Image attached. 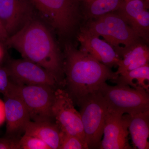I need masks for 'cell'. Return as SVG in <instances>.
<instances>
[{
  "mask_svg": "<svg viewBox=\"0 0 149 149\" xmlns=\"http://www.w3.org/2000/svg\"><path fill=\"white\" fill-rule=\"evenodd\" d=\"M61 130L52 121H32L27 123L24 134L39 138L45 142L51 149H59Z\"/></svg>",
  "mask_w": 149,
  "mask_h": 149,
  "instance_id": "obj_16",
  "label": "cell"
},
{
  "mask_svg": "<svg viewBox=\"0 0 149 149\" xmlns=\"http://www.w3.org/2000/svg\"><path fill=\"white\" fill-rule=\"evenodd\" d=\"M3 95L5 118L6 122V136L17 138L22 133H24L26 125L31 120L29 111L25 104L15 90L13 82L9 90Z\"/></svg>",
  "mask_w": 149,
  "mask_h": 149,
  "instance_id": "obj_12",
  "label": "cell"
},
{
  "mask_svg": "<svg viewBox=\"0 0 149 149\" xmlns=\"http://www.w3.org/2000/svg\"><path fill=\"white\" fill-rule=\"evenodd\" d=\"M87 149L80 139L61 130L59 149Z\"/></svg>",
  "mask_w": 149,
  "mask_h": 149,
  "instance_id": "obj_21",
  "label": "cell"
},
{
  "mask_svg": "<svg viewBox=\"0 0 149 149\" xmlns=\"http://www.w3.org/2000/svg\"><path fill=\"white\" fill-rule=\"evenodd\" d=\"M115 50L121 58L116 72L118 75L149 63V48L139 41L129 47H118Z\"/></svg>",
  "mask_w": 149,
  "mask_h": 149,
  "instance_id": "obj_14",
  "label": "cell"
},
{
  "mask_svg": "<svg viewBox=\"0 0 149 149\" xmlns=\"http://www.w3.org/2000/svg\"><path fill=\"white\" fill-rule=\"evenodd\" d=\"M128 121L126 115L108 109L103 130V138L98 149H132L128 142Z\"/></svg>",
  "mask_w": 149,
  "mask_h": 149,
  "instance_id": "obj_11",
  "label": "cell"
},
{
  "mask_svg": "<svg viewBox=\"0 0 149 149\" xmlns=\"http://www.w3.org/2000/svg\"><path fill=\"white\" fill-rule=\"evenodd\" d=\"M5 43L18 51L23 58L47 70L55 78L60 88L65 86L63 55L50 30L42 21L34 17L9 37Z\"/></svg>",
  "mask_w": 149,
  "mask_h": 149,
  "instance_id": "obj_1",
  "label": "cell"
},
{
  "mask_svg": "<svg viewBox=\"0 0 149 149\" xmlns=\"http://www.w3.org/2000/svg\"><path fill=\"white\" fill-rule=\"evenodd\" d=\"M80 50L88 53L100 62L111 68L118 67L121 58L114 48L83 27L77 36Z\"/></svg>",
  "mask_w": 149,
  "mask_h": 149,
  "instance_id": "obj_13",
  "label": "cell"
},
{
  "mask_svg": "<svg viewBox=\"0 0 149 149\" xmlns=\"http://www.w3.org/2000/svg\"><path fill=\"white\" fill-rule=\"evenodd\" d=\"M13 86L27 107L30 119L37 122L52 121V109L57 89L49 85L14 83Z\"/></svg>",
  "mask_w": 149,
  "mask_h": 149,
  "instance_id": "obj_7",
  "label": "cell"
},
{
  "mask_svg": "<svg viewBox=\"0 0 149 149\" xmlns=\"http://www.w3.org/2000/svg\"><path fill=\"white\" fill-rule=\"evenodd\" d=\"M52 111L61 130L80 139L88 149L80 112L75 109L74 102L65 90H56Z\"/></svg>",
  "mask_w": 149,
  "mask_h": 149,
  "instance_id": "obj_8",
  "label": "cell"
},
{
  "mask_svg": "<svg viewBox=\"0 0 149 149\" xmlns=\"http://www.w3.org/2000/svg\"><path fill=\"white\" fill-rule=\"evenodd\" d=\"M1 113L5 114L3 104H2L1 102H0V123L2 121L3 117H5V114H1Z\"/></svg>",
  "mask_w": 149,
  "mask_h": 149,
  "instance_id": "obj_26",
  "label": "cell"
},
{
  "mask_svg": "<svg viewBox=\"0 0 149 149\" xmlns=\"http://www.w3.org/2000/svg\"><path fill=\"white\" fill-rule=\"evenodd\" d=\"M35 11L30 0H0V21L9 37L35 17Z\"/></svg>",
  "mask_w": 149,
  "mask_h": 149,
  "instance_id": "obj_10",
  "label": "cell"
},
{
  "mask_svg": "<svg viewBox=\"0 0 149 149\" xmlns=\"http://www.w3.org/2000/svg\"><path fill=\"white\" fill-rule=\"evenodd\" d=\"M86 29L96 36L103 37L113 47H128L139 42V37L117 13L106 14L88 23Z\"/></svg>",
  "mask_w": 149,
  "mask_h": 149,
  "instance_id": "obj_6",
  "label": "cell"
},
{
  "mask_svg": "<svg viewBox=\"0 0 149 149\" xmlns=\"http://www.w3.org/2000/svg\"><path fill=\"white\" fill-rule=\"evenodd\" d=\"M149 8V2L146 0L123 1L118 9L117 14L128 24L142 12Z\"/></svg>",
  "mask_w": 149,
  "mask_h": 149,
  "instance_id": "obj_19",
  "label": "cell"
},
{
  "mask_svg": "<svg viewBox=\"0 0 149 149\" xmlns=\"http://www.w3.org/2000/svg\"><path fill=\"white\" fill-rule=\"evenodd\" d=\"M87 19H95L117 10L123 0H81Z\"/></svg>",
  "mask_w": 149,
  "mask_h": 149,
  "instance_id": "obj_18",
  "label": "cell"
},
{
  "mask_svg": "<svg viewBox=\"0 0 149 149\" xmlns=\"http://www.w3.org/2000/svg\"><path fill=\"white\" fill-rule=\"evenodd\" d=\"M88 149H98L101 141L107 112L106 102L97 90L88 93L77 101Z\"/></svg>",
  "mask_w": 149,
  "mask_h": 149,
  "instance_id": "obj_4",
  "label": "cell"
},
{
  "mask_svg": "<svg viewBox=\"0 0 149 149\" xmlns=\"http://www.w3.org/2000/svg\"><path fill=\"white\" fill-rule=\"evenodd\" d=\"M98 91L112 110L128 114L149 111V93L144 89L131 88L128 85L110 86L105 82L100 85Z\"/></svg>",
  "mask_w": 149,
  "mask_h": 149,
  "instance_id": "obj_5",
  "label": "cell"
},
{
  "mask_svg": "<svg viewBox=\"0 0 149 149\" xmlns=\"http://www.w3.org/2000/svg\"><path fill=\"white\" fill-rule=\"evenodd\" d=\"M0 149H21L19 139L7 136L0 138Z\"/></svg>",
  "mask_w": 149,
  "mask_h": 149,
  "instance_id": "obj_24",
  "label": "cell"
},
{
  "mask_svg": "<svg viewBox=\"0 0 149 149\" xmlns=\"http://www.w3.org/2000/svg\"><path fill=\"white\" fill-rule=\"evenodd\" d=\"M3 56V51L2 48H1V46H0V61L1 59Z\"/></svg>",
  "mask_w": 149,
  "mask_h": 149,
  "instance_id": "obj_27",
  "label": "cell"
},
{
  "mask_svg": "<svg viewBox=\"0 0 149 149\" xmlns=\"http://www.w3.org/2000/svg\"><path fill=\"white\" fill-rule=\"evenodd\" d=\"M117 85H128L136 89H143L149 93V64L121 73L110 80Z\"/></svg>",
  "mask_w": 149,
  "mask_h": 149,
  "instance_id": "obj_17",
  "label": "cell"
},
{
  "mask_svg": "<svg viewBox=\"0 0 149 149\" xmlns=\"http://www.w3.org/2000/svg\"><path fill=\"white\" fill-rule=\"evenodd\" d=\"M6 68L12 82L15 84L60 88L55 78L47 70L26 59L11 61Z\"/></svg>",
  "mask_w": 149,
  "mask_h": 149,
  "instance_id": "obj_9",
  "label": "cell"
},
{
  "mask_svg": "<svg viewBox=\"0 0 149 149\" xmlns=\"http://www.w3.org/2000/svg\"><path fill=\"white\" fill-rule=\"evenodd\" d=\"M63 55L65 90L73 102L118 76L110 68L70 43L65 45Z\"/></svg>",
  "mask_w": 149,
  "mask_h": 149,
  "instance_id": "obj_2",
  "label": "cell"
},
{
  "mask_svg": "<svg viewBox=\"0 0 149 149\" xmlns=\"http://www.w3.org/2000/svg\"><path fill=\"white\" fill-rule=\"evenodd\" d=\"M35 10L60 36L72 35L80 19L81 0H30Z\"/></svg>",
  "mask_w": 149,
  "mask_h": 149,
  "instance_id": "obj_3",
  "label": "cell"
},
{
  "mask_svg": "<svg viewBox=\"0 0 149 149\" xmlns=\"http://www.w3.org/2000/svg\"><path fill=\"white\" fill-rule=\"evenodd\" d=\"M146 1L147 2H149V0H146Z\"/></svg>",
  "mask_w": 149,
  "mask_h": 149,
  "instance_id": "obj_29",
  "label": "cell"
},
{
  "mask_svg": "<svg viewBox=\"0 0 149 149\" xmlns=\"http://www.w3.org/2000/svg\"><path fill=\"white\" fill-rule=\"evenodd\" d=\"M19 144L21 149H51L41 139L25 134L19 139Z\"/></svg>",
  "mask_w": 149,
  "mask_h": 149,
  "instance_id": "obj_22",
  "label": "cell"
},
{
  "mask_svg": "<svg viewBox=\"0 0 149 149\" xmlns=\"http://www.w3.org/2000/svg\"><path fill=\"white\" fill-rule=\"evenodd\" d=\"M126 115L133 146L136 149H149V111Z\"/></svg>",
  "mask_w": 149,
  "mask_h": 149,
  "instance_id": "obj_15",
  "label": "cell"
},
{
  "mask_svg": "<svg viewBox=\"0 0 149 149\" xmlns=\"http://www.w3.org/2000/svg\"><path fill=\"white\" fill-rule=\"evenodd\" d=\"M124 1H133V0H123Z\"/></svg>",
  "mask_w": 149,
  "mask_h": 149,
  "instance_id": "obj_28",
  "label": "cell"
},
{
  "mask_svg": "<svg viewBox=\"0 0 149 149\" xmlns=\"http://www.w3.org/2000/svg\"><path fill=\"white\" fill-rule=\"evenodd\" d=\"M12 84L6 68L0 67V93L3 95L9 90Z\"/></svg>",
  "mask_w": 149,
  "mask_h": 149,
  "instance_id": "obj_23",
  "label": "cell"
},
{
  "mask_svg": "<svg viewBox=\"0 0 149 149\" xmlns=\"http://www.w3.org/2000/svg\"><path fill=\"white\" fill-rule=\"evenodd\" d=\"M8 37L9 36L7 32L6 31L0 21V41L6 42V41Z\"/></svg>",
  "mask_w": 149,
  "mask_h": 149,
  "instance_id": "obj_25",
  "label": "cell"
},
{
  "mask_svg": "<svg viewBox=\"0 0 149 149\" xmlns=\"http://www.w3.org/2000/svg\"><path fill=\"white\" fill-rule=\"evenodd\" d=\"M136 35L148 42L149 40V12L148 9L139 14L128 24Z\"/></svg>",
  "mask_w": 149,
  "mask_h": 149,
  "instance_id": "obj_20",
  "label": "cell"
}]
</instances>
